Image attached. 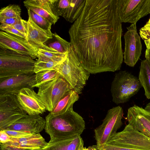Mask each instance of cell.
Segmentation results:
<instances>
[{"instance_id": "6da1fadb", "label": "cell", "mask_w": 150, "mask_h": 150, "mask_svg": "<svg viewBox=\"0 0 150 150\" xmlns=\"http://www.w3.org/2000/svg\"><path fill=\"white\" fill-rule=\"evenodd\" d=\"M117 0H86L69 31L71 45L90 74L120 70L123 61L122 30Z\"/></svg>"}, {"instance_id": "7a4b0ae2", "label": "cell", "mask_w": 150, "mask_h": 150, "mask_svg": "<svg viewBox=\"0 0 150 150\" xmlns=\"http://www.w3.org/2000/svg\"><path fill=\"white\" fill-rule=\"evenodd\" d=\"M45 120L44 129L50 136V142L80 136L85 129L83 119L73 107L61 114L54 115L49 113Z\"/></svg>"}, {"instance_id": "3957f363", "label": "cell", "mask_w": 150, "mask_h": 150, "mask_svg": "<svg viewBox=\"0 0 150 150\" xmlns=\"http://www.w3.org/2000/svg\"><path fill=\"white\" fill-rule=\"evenodd\" d=\"M35 62L28 55L0 48V80L18 75L35 74Z\"/></svg>"}, {"instance_id": "277c9868", "label": "cell", "mask_w": 150, "mask_h": 150, "mask_svg": "<svg viewBox=\"0 0 150 150\" xmlns=\"http://www.w3.org/2000/svg\"><path fill=\"white\" fill-rule=\"evenodd\" d=\"M68 83L70 88L79 94L85 86L90 74L81 65L72 47H70L66 60L55 68Z\"/></svg>"}, {"instance_id": "5b68a950", "label": "cell", "mask_w": 150, "mask_h": 150, "mask_svg": "<svg viewBox=\"0 0 150 150\" xmlns=\"http://www.w3.org/2000/svg\"><path fill=\"white\" fill-rule=\"evenodd\" d=\"M142 87L137 77L126 71H120L115 74L111 83L112 100L117 105L127 102Z\"/></svg>"}, {"instance_id": "8992f818", "label": "cell", "mask_w": 150, "mask_h": 150, "mask_svg": "<svg viewBox=\"0 0 150 150\" xmlns=\"http://www.w3.org/2000/svg\"><path fill=\"white\" fill-rule=\"evenodd\" d=\"M38 94L50 112L54 109L59 101L71 90L68 83L60 75L46 82L38 88Z\"/></svg>"}, {"instance_id": "52a82bcc", "label": "cell", "mask_w": 150, "mask_h": 150, "mask_svg": "<svg viewBox=\"0 0 150 150\" xmlns=\"http://www.w3.org/2000/svg\"><path fill=\"white\" fill-rule=\"evenodd\" d=\"M123 114V109L120 106L113 107L108 111L102 123L94 129L96 145L98 148L102 147L106 144L109 137L121 127Z\"/></svg>"}, {"instance_id": "ba28073f", "label": "cell", "mask_w": 150, "mask_h": 150, "mask_svg": "<svg viewBox=\"0 0 150 150\" xmlns=\"http://www.w3.org/2000/svg\"><path fill=\"white\" fill-rule=\"evenodd\" d=\"M106 144L150 150V138L129 124L122 131L116 132L111 136Z\"/></svg>"}, {"instance_id": "9c48e42d", "label": "cell", "mask_w": 150, "mask_h": 150, "mask_svg": "<svg viewBox=\"0 0 150 150\" xmlns=\"http://www.w3.org/2000/svg\"><path fill=\"white\" fill-rule=\"evenodd\" d=\"M27 114L16 95H0V131L6 129Z\"/></svg>"}, {"instance_id": "30bf717a", "label": "cell", "mask_w": 150, "mask_h": 150, "mask_svg": "<svg viewBox=\"0 0 150 150\" xmlns=\"http://www.w3.org/2000/svg\"><path fill=\"white\" fill-rule=\"evenodd\" d=\"M117 6L122 23H136L149 13L150 0H117Z\"/></svg>"}, {"instance_id": "8fae6325", "label": "cell", "mask_w": 150, "mask_h": 150, "mask_svg": "<svg viewBox=\"0 0 150 150\" xmlns=\"http://www.w3.org/2000/svg\"><path fill=\"white\" fill-rule=\"evenodd\" d=\"M127 28V30L124 35L123 58L127 65L134 67L141 56L142 45L140 37L137 32L136 23L132 24Z\"/></svg>"}, {"instance_id": "7c38bea8", "label": "cell", "mask_w": 150, "mask_h": 150, "mask_svg": "<svg viewBox=\"0 0 150 150\" xmlns=\"http://www.w3.org/2000/svg\"><path fill=\"white\" fill-rule=\"evenodd\" d=\"M0 48L28 55L34 59L38 57V49L26 38L1 30L0 31Z\"/></svg>"}, {"instance_id": "4fadbf2b", "label": "cell", "mask_w": 150, "mask_h": 150, "mask_svg": "<svg viewBox=\"0 0 150 150\" xmlns=\"http://www.w3.org/2000/svg\"><path fill=\"white\" fill-rule=\"evenodd\" d=\"M35 74L22 75L0 80V95H16L25 88H33L35 83Z\"/></svg>"}, {"instance_id": "5bb4252c", "label": "cell", "mask_w": 150, "mask_h": 150, "mask_svg": "<svg viewBox=\"0 0 150 150\" xmlns=\"http://www.w3.org/2000/svg\"><path fill=\"white\" fill-rule=\"evenodd\" d=\"M18 101L28 115L43 114L45 107L36 93L32 88H25L16 95Z\"/></svg>"}, {"instance_id": "9a60e30c", "label": "cell", "mask_w": 150, "mask_h": 150, "mask_svg": "<svg viewBox=\"0 0 150 150\" xmlns=\"http://www.w3.org/2000/svg\"><path fill=\"white\" fill-rule=\"evenodd\" d=\"M128 124L150 138V112L134 105L128 110Z\"/></svg>"}, {"instance_id": "2e32d148", "label": "cell", "mask_w": 150, "mask_h": 150, "mask_svg": "<svg viewBox=\"0 0 150 150\" xmlns=\"http://www.w3.org/2000/svg\"><path fill=\"white\" fill-rule=\"evenodd\" d=\"M45 119L40 115H27L6 129L39 134L45 129Z\"/></svg>"}, {"instance_id": "e0dca14e", "label": "cell", "mask_w": 150, "mask_h": 150, "mask_svg": "<svg viewBox=\"0 0 150 150\" xmlns=\"http://www.w3.org/2000/svg\"><path fill=\"white\" fill-rule=\"evenodd\" d=\"M27 34L26 39L32 46L38 50L45 46V43L53 38L51 30H44L36 25L28 18L27 21Z\"/></svg>"}, {"instance_id": "ac0fdd59", "label": "cell", "mask_w": 150, "mask_h": 150, "mask_svg": "<svg viewBox=\"0 0 150 150\" xmlns=\"http://www.w3.org/2000/svg\"><path fill=\"white\" fill-rule=\"evenodd\" d=\"M47 143L39 134H33L20 138H11L10 142L3 144L15 147L22 150H36L44 147Z\"/></svg>"}, {"instance_id": "d6986e66", "label": "cell", "mask_w": 150, "mask_h": 150, "mask_svg": "<svg viewBox=\"0 0 150 150\" xmlns=\"http://www.w3.org/2000/svg\"><path fill=\"white\" fill-rule=\"evenodd\" d=\"M83 141L80 136L49 141L44 147L36 150H83Z\"/></svg>"}, {"instance_id": "ffe728a7", "label": "cell", "mask_w": 150, "mask_h": 150, "mask_svg": "<svg viewBox=\"0 0 150 150\" xmlns=\"http://www.w3.org/2000/svg\"><path fill=\"white\" fill-rule=\"evenodd\" d=\"M79 94L72 90L68 91L58 102L50 114L57 115L64 113L73 107L74 103L79 98Z\"/></svg>"}, {"instance_id": "44dd1931", "label": "cell", "mask_w": 150, "mask_h": 150, "mask_svg": "<svg viewBox=\"0 0 150 150\" xmlns=\"http://www.w3.org/2000/svg\"><path fill=\"white\" fill-rule=\"evenodd\" d=\"M86 0H70L69 6L62 16L67 21L74 23L82 13Z\"/></svg>"}, {"instance_id": "7402d4cb", "label": "cell", "mask_w": 150, "mask_h": 150, "mask_svg": "<svg viewBox=\"0 0 150 150\" xmlns=\"http://www.w3.org/2000/svg\"><path fill=\"white\" fill-rule=\"evenodd\" d=\"M138 79L146 97L150 99V64L146 59L141 62Z\"/></svg>"}, {"instance_id": "603a6c76", "label": "cell", "mask_w": 150, "mask_h": 150, "mask_svg": "<svg viewBox=\"0 0 150 150\" xmlns=\"http://www.w3.org/2000/svg\"><path fill=\"white\" fill-rule=\"evenodd\" d=\"M38 59L62 63L67 59L68 54L60 53L57 51H50L42 49L38 50Z\"/></svg>"}, {"instance_id": "cb8c5ba5", "label": "cell", "mask_w": 150, "mask_h": 150, "mask_svg": "<svg viewBox=\"0 0 150 150\" xmlns=\"http://www.w3.org/2000/svg\"><path fill=\"white\" fill-rule=\"evenodd\" d=\"M53 40L44 45L60 53L68 54L71 47L70 42L61 38L56 33H53Z\"/></svg>"}, {"instance_id": "d4e9b609", "label": "cell", "mask_w": 150, "mask_h": 150, "mask_svg": "<svg viewBox=\"0 0 150 150\" xmlns=\"http://www.w3.org/2000/svg\"><path fill=\"white\" fill-rule=\"evenodd\" d=\"M35 75V83L34 87L38 88L44 83L53 80L59 74L55 70H46L38 72Z\"/></svg>"}, {"instance_id": "484cf974", "label": "cell", "mask_w": 150, "mask_h": 150, "mask_svg": "<svg viewBox=\"0 0 150 150\" xmlns=\"http://www.w3.org/2000/svg\"><path fill=\"white\" fill-rule=\"evenodd\" d=\"M21 9L17 5H10L1 8L0 10V20L11 18L20 17Z\"/></svg>"}, {"instance_id": "4316f807", "label": "cell", "mask_w": 150, "mask_h": 150, "mask_svg": "<svg viewBox=\"0 0 150 150\" xmlns=\"http://www.w3.org/2000/svg\"><path fill=\"white\" fill-rule=\"evenodd\" d=\"M70 3V0H52L51 8L53 14L57 16H62Z\"/></svg>"}, {"instance_id": "83f0119b", "label": "cell", "mask_w": 150, "mask_h": 150, "mask_svg": "<svg viewBox=\"0 0 150 150\" xmlns=\"http://www.w3.org/2000/svg\"><path fill=\"white\" fill-rule=\"evenodd\" d=\"M29 17L38 26L46 30H51L52 25L48 20L30 9H28Z\"/></svg>"}, {"instance_id": "f1b7e54d", "label": "cell", "mask_w": 150, "mask_h": 150, "mask_svg": "<svg viewBox=\"0 0 150 150\" xmlns=\"http://www.w3.org/2000/svg\"><path fill=\"white\" fill-rule=\"evenodd\" d=\"M52 1V0H27L23 2L26 7L31 6L41 8L54 15L51 8Z\"/></svg>"}, {"instance_id": "f546056e", "label": "cell", "mask_w": 150, "mask_h": 150, "mask_svg": "<svg viewBox=\"0 0 150 150\" xmlns=\"http://www.w3.org/2000/svg\"><path fill=\"white\" fill-rule=\"evenodd\" d=\"M59 64L55 62L38 59L35 63L34 71L35 74L44 70H55V67Z\"/></svg>"}, {"instance_id": "4dcf8cb0", "label": "cell", "mask_w": 150, "mask_h": 150, "mask_svg": "<svg viewBox=\"0 0 150 150\" xmlns=\"http://www.w3.org/2000/svg\"><path fill=\"white\" fill-rule=\"evenodd\" d=\"M26 8L27 10L30 9L44 18L52 24H55L59 18V17L51 14L46 10L41 8L31 6H28Z\"/></svg>"}, {"instance_id": "1f68e13d", "label": "cell", "mask_w": 150, "mask_h": 150, "mask_svg": "<svg viewBox=\"0 0 150 150\" xmlns=\"http://www.w3.org/2000/svg\"><path fill=\"white\" fill-rule=\"evenodd\" d=\"M139 34L147 49H150V18L139 30Z\"/></svg>"}, {"instance_id": "d6a6232c", "label": "cell", "mask_w": 150, "mask_h": 150, "mask_svg": "<svg viewBox=\"0 0 150 150\" xmlns=\"http://www.w3.org/2000/svg\"><path fill=\"white\" fill-rule=\"evenodd\" d=\"M98 148L99 150H150L141 149L132 147H124L107 144H105L102 147Z\"/></svg>"}, {"instance_id": "836d02e7", "label": "cell", "mask_w": 150, "mask_h": 150, "mask_svg": "<svg viewBox=\"0 0 150 150\" xmlns=\"http://www.w3.org/2000/svg\"><path fill=\"white\" fill-rule=\"evenodd\" d=\"M0 29L3 31L11 34L14 35L24 38H26V36L15 29L12 25L5 24H1Z\"/></svg>"}, {"instance_id": "e575fe53", "label": "cell", "mask_w": 150, "mask_h": 150, "mask_svg": "<svg viewBox=\"0 0 150 150\" xmlns=\"http://www.w3.org/2000/svg\"><path fill=\"white\" fill-rule=\"evenodd\" d=\"M11 138H20L32 135L28 132L6 129L4 130Z\"/></svg>"}, {"instance_id": "d590c367", "label": "cell", "mask_w": 150, "mask_h": 150, "mask_svg": "<svg viewBox=\"0 0 150 150\" xmlns=\"http://www.w3.org/2000/svg\"><path fill=\"white\" fill-rule=\"evenodd\" d=\"M27 25V21L21 19L20 21L12 26L15 29L24 35L26 37Z\"/></svg>"}, {"instance_id": "8d00e7d4", "label": "cell", "mask_w": 150, "mask_h": 150, "mask_svg": "<svg viewBox=\"0 0 150 150\" xmlns=\"http://www.w3.org/2000/svg\"><path fill=\"white\" fill-rule=\"evenodd\" d=\"M22 19L21 17L17 18H8L0 20L1 24L13 25L18 22Z\"/></svg>"}, {"instance_id": "74e56055", "label": "cell", "mask_w": 150, "mask_h": 150, "mask_svg": "<svg viewBox=\"0 0 150 150\" xmlns=\"http://www.w3.org/2000/svg\"><path fill=\"white\" fill-rule=\"evenodd\" d=\"M11 141V138L4 130L0 131V144H4Z\"/></svg>"}, {"instance_id": "f35d334b", "label": "cell", "mask_w": 150, "mask_h": 150, "mask_svg": "<svg viewBox=\"0 0 150 150\" xmlns=\"http://www.w3.org/2000/svg\"><path fill=\"white\" fill-rule=\"evenodd\" d=\"M0 150H22L18 148L0 144Z\"/></svg>"}, {"instance_id": "ab89813d", "label": "cell", "mask_w": 150, "mask_h": 150, "mask_svg": "<svg viewBox=\"0 0 150 150\" xmlns=\"http://www.w3.org/2000/svg\"><path fill=\"white\" fill-rule=\"evenodd\" d=\"M145 57L146 59L150 64V49H146L145 51Z\"/></svg>"}, {"instance_id": "60d3db41", "label": "cell", "mask_w": 150, "mask_h": 150, "mask_svg": "<svg viewBox=\"0 0 150 150\" xmlns=\"http://www.w3.org/2000/svg\"><path fill=\"white\" fill-rule=\"evenodd\" d=\"M83 150H99L96 145L89 146L88 148H84Z\"/></svg>"}, {"instance_id": "b9f144b4", "label": "cell", "mask_w": 150, "mask_h": 150, "mask_svg": "<svg viewBox=\"0 0 150 150\" xmlns=\"http://www.w3.org/2000/svg\"><path fill=\"white\" fill-rule=\"evenodd\" d=\"M144 109L150 112V102L146 105L144 108Z\"/></svg>"}, {"instance_id": "7bdbcfd3", "label": "cell", "mask_w": 150, "mask_h": 150, "mask_svg": "<svg viewBox=\"0 0 150 150\" xmlns=\"http://www.w3.org/2000/svg\"><path fill=\"white\" fill-rule=\"evenodd\" d=\"M149 13L150 14V9H149Z\"/></svg>"}, {"instance_id": "ee69618b", "label": "cell", "mask_w": 150, "mask_h": 150, "mask_svg": "<svg viewBox=\"0 0 150 150\" xmlns=\"http://www.w3.org/2000/svg\"><path fill=\"white\" fill-rule=\"evenodd\" d=\"M99 150V149H98Z\"/></svg>"}]
</instances>
